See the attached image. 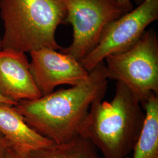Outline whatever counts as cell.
I'll return each instance as SVG.
<instances>
[{
	"label": "cell",
	"instance_id": "obj_12",
	"mask_svg": "<svg viewBox=\"0 0 158 158\" xmlns=\"http://www.w3.org/2000/svg\"><path fill=\"white\" fill-rule=\"evenodd\" d=\"M10 145L4 136L0 133V158H6Z\"/></svg>",
	"mask_w": 158,
	"mask_h": 158
},
{
	"label": "cell",
	"instance_id": "obj_15",
	"mask_svg": "<svg viewBox=\"0 0 158 158\" xmlns=\"http://www.w3.org/2000/svg\"><path fill=\"white\" fill-rule=\"evenodd\" d=\"M0 102H2V103H6V104H11L12 106H15L16 105L15 103H14V102H12L11 100L6 98L5 97H4L3 96H1L0 94Z\"/></svg>",
	"mask_w": 158,
	"mask_h": 158
},
{
	"label": "cell",
	"instance_id": "obj_17",
	"mask_svg": "<svg viewBox=\"0 0 158 158\" xmlns=\"http://www.w3.org/2000/svg\"><path fill=\"white\" fill-rule=\"evenodd\" d=\"M0 49H1V38L0 37Z\"/></svg>",
	"mask_w": 158,
	"mask_h": 158
},
{
	"label": "cell",
	"instance_id": "obj_7",
	"mask_svg": "<svg viewBox=\"0 0 158 158\" xmlns=\"http://www.w3.org/2000/svg\"><path fill=\"white\" fill-rule=\"evenodd\" d=\"M30 55V71L42 96L52 93L60 85H79L89 76L80 61L60 51L46 48Z\"/></svg>",
	"mask_w": 158,
	"mask_h": 158
},
{
	"label": "cell",
	"instance_id": "obj_2",
	"mask_svg": "<svg viewBox=\"0 0 158 158\" xmlns=\"http://www.w3.org/2000/svg\"><path fill=\"white\" fill-rule=\"evenodd\" d=\"M145 112L138 98L117 81L110 102H93L81 136L100 150L104 158H125L134 149L141 134Z\"/></svg>",
	"mask_w": 158,
	"mask_h": 158
},
{
	"label": "cell",
	"instance_id": "obj_6",
	"mask_svg": "<svg viewBox=\"0 0 158 158\" xmlns=\"http://www.w3.org/2000/svg\"><path fill=\"white\" fill-rule=\"evenodd\" d=\"M158 19V0H144L108 25L96 48L80 60L81 64L89 72L108 56L128 50Z\"/></svg>",
	"mask_w": 158,
	"mask_h": 158
},
{
	"label": "cell",
	"instance_id": "obj_9",
	"mask_svg": "<svg viewBox=\"0 0 158 158\" xmlns=\"http://www.w3.org/2000/svg\"><path fill=\"white\" fill-rule=\"evenodd\" d=\"M0 133L10 147L24 155L55 144L29 127L14 106L2 102H0Z\"/></svg>",
	"mask_w": 158,
	"mask_h": 158
},
{
	"label": "cell",
	"instance_id": "obj_16",
	"mask_svg": "<svg viewBox=\"0 0 158 158\" xmlns=\"http://www.w3.org/2000/svg\"><path fill=\"white\" fill-rule=\"evenodd\" d=\"M144 0H135L136 2L140 4L141 3H142Z\"/></svg>",
	"mask_w": 158,
	"mask_h": 158
},
{
	"label": "cell",
	"instance_id": "obj_11",
	"mask_svg": "<svg viewBox=\"0 0 158 158\" xmlns=\"http://www.w3.org/2000/svg\"><path fill=\"white\" fill-rule=\"evenodd\" d=\"M98 149L87 138L79 135L62 144H53L32 152L28 158H100Z\"/></svg>",
	"mask_w": 158,
	"mask_h": 158
},
{
	"label": "cell",
	"instance_id": "obj_13",
	"mask_svg": "<svg viewBox=\"0 0 158 158\" xmlns=\"http://www.w3.org/2000/svg\"><path fill=\"white\" fill-rule=\"evenodd\" d=\"M28 155H24L18 152L15 150L10 147L6 155V158H28Z\"/></svg>",
	"mask_w": 158,
	"mask_h": 158
},
{
	"label": "cell",
	"instance_id": "obj_4",
	"mask_svg": "<svg viewBox=\"0 0 158 158\" xmlns=\"http://www.w3.org/2000/svg\"><path fill=\"white\" fill-rule=\"evenodd\" d=\"M108 79L124 84L142 104L158 94V39L156 32L145 31L128 50L105 59Z\"/></svg>",
	"mask_w": 158,
	"mask_h": 158
},
{
	"label": "cell",
	"instance_id": "obj_10",
	"mask_svg": "<svg viewBox=\"0 0 158 158\" xmlns=\"http://www.w3.org/2000/svg\"><path fill=\"white\" fill-rule=\"evenodd\" d=\"M145 120L131 158H158V97L152 94L142 104Z\"/></svg>",
	"mask_w": 158,
	"mask_h": 158
},
{
	"label": "cell",
	"instance_id": "obj_1",
	"mask_svg": "<svg viewBox=\"0 0 158 158\" xmlns=\"http://www.w3.org/2000/svg\"><path fill=\"white\" fill-rule=\"evenodd\" d=\"M89 73L81 83L37 99L19 101L14 107L40 135L56 145L70 141L81 135L93 102L103 99L107 89L104 61Z\"/></svg>",
	"mask_w": 158,
	"mask_h": 158
},
{
	"label": "cell",
	"instance_id": "obj_5",
	"mask_svg": "<svg viewBox=\"0 0 158 158\" xmlns=\"http://www.w3.org/2000/svg\"><path fill=\"white\" fill-rule=\"evenodd\" d=\"M67 12L66 23L73 27V40L60 52L81 60L98 45L109 23L131 10L117 0H63Z\"/></svg>",
	"mask_w": 158,
	"mask_h": 158
},
{
	"label": "cell",
	"instance_id": "obj_14",
	"mask_svg": "<svg viewBox=\"0 0 158 158\" xmlns=\"http://www.w3.org/2000/svg\"><path fill=\"white\" fill-rule=\"evenodd\" d=\"M121 6L128 9L129 10H132L133 8V5L131 3V0H117Z\"/></svg>",
	"mask_w": 158,
	"mask_h": 158
},
{
	"label": "cell",
	"instance_id": "obj_8",
	"mask_svg": "<svg viewBox=\"0 0 158 158\" xmlns=\"http://www.w3.org/2000/svg\"><path fill=\"white\" fill-rule=\"evenodd\" d=\"M0 94L17 104L42 97L30 71L25 53L0 49Z\"/></svg>",
	"mask_w": 158,
	"mask_h": 158
},
{
	"label": "cell",
	"instance_id": "obj_3",
	"mask_svg": "<svg viewBox=\"0 0 158 158\" xmlns=\"http://www.w3.org/2000/svg\"><path fill=\"white\" fill-rule=\"evenodd\" d=\"M0 14L4 24L1 49L25 53L62 49L55 32L66 21L63 0H0Z\"/></svg>",
	"mask_w": 158,
	"mask_h": 158
}]
</instances>
